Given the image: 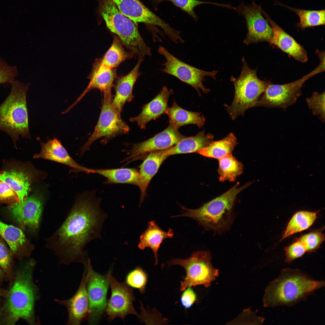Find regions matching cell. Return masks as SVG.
<instances>
[{
	"instance_id": "cell-1",
	"label": "cell",
	"mask_w": 325,
	"mask_h": 325,
	"mask_svg": "<svg viewBox=\"0 0 325 325\" xmlns=\"http://www.w3.org/2000/svg\"><path fill=\"white\" fill-rule=\"evenodd\" d=\"M99 202L91 195L77 197L65 221L46 239V247L53 252L60 263L86 265L85 247L101 236L107 217Z\"/></svg>"
},
{
	"instance_id": "cell-2",
	"label": "cell",
	"mask_w": 325,
	"mask_h": 325,
	"mask_svg": "<svg viewBox=\"0 0 325 325\" xmlns=\"http://www.w3.org/2000/svg\"><path fill=\"white\" fill-rule=\"evenodd\" d=\"M36 263L31 260L15 272L14 279L0 310V324L14 325L20 319L30 324L36 323L34 306L38 289L32 277Z\"/></svg>"
},
{
	"instance_id": "cell-3",
	"label": "cell",
	"mask_w": 325,
	"mask_h": 325,
	"mask_svg": "<svg viewBox=\"0 0 325 325\" xmlns=\"http://www.w3.org/2000/svg\"><path fill=\"white\" fill-rule=\"evenodd\" d=\"M299 270L286 268L267 286L263 298L265 307L291 305L324 286Z\"/></svg>"
},
{
	"instance_id": "cell-4",
	"label": "cell",
	"mask_w": 325,
	"mask_h": 325,
	"mask_svg": "<svg viewBox=\"0 0 325 325\" xmlns=\"http://www.w3.org/2000/svg\"><path fill=\"white\" fill-rule=\"evenodd\" d=\"M251 184L249 182L238 187L239 183L237 182L223 194L197 209H189L181 205L182 213L172 217L193 218L205 230L221 233L228 230L233 221V209L237 196Z\"/></svg>"
},
{
	"instance_id": "cell-5",
	"label": "cell",
	"mask_w": 325,
	"mask_h": 325,
	"mask_svg": "<svg viewBox=\"0 0 325 325\" xmlns=\"http://www.w3.org/2000/svg\"><path fill=\"white\" fill-rule=\"evenodd\" d=\"M11 84V92L0 105V130L10 136L17 147L20 136L31 138L26 102L29 85L18 80Z\"/></svg>"
},
{
	"instance_id": "cell-6",
	"label": "cell",
	"mask_w": 325,
	"mask_h": 325,
	"mask_svg": "<svg viewBox=\"0 0 325 325\" xmlns=\"http://www.w3.org/2000/svg\"><path fill=\"white\" fill-rule=\"evenodd\" d=\"M99 11L108 29L122 44L139 57L151 55L150 48L141 36L136 24L123 14L110 0H97Z\"/></svg>"
},
{
	"instance_id": "cell-7",
	"label": "cell",
	"mask_w": 325,
	"mask_h": 325,
	"mask_svg": "<svg viewBox=\"0 0 325 325\" xmlns=\"http://www.w3.org/2000/svg\"><path fill=\"white\" fill-rule=\"evenodd\" d=\"M242 61V68L240 76L237 78L231 77L234 86L235 94L227 110L233 120L243 116L249 109L256 107L260 97L271 83L259 79L256 70L249 67L244 57Z\"/></svg>"
},
{
	"instance_id": "cell-8",
	"label": "cell",
	"mask_w": 325,
	"mask_h": 325,
	"mask_svg": "<svg viewBox=\"0 0 325 325\" xmlns=\"http://www.w3.org/2000/svg\"><path fill=\"white\" fill-rule=\"evenodd\" d=\"M211 259L209 251L198 250L193 252L187 258H172L167 262L169 266L178 265L185 271L186 275L181 282V291L192 286L200 285L206 287L209 286L211 283L218 275V270L212 265Z\"/></svg>"
},
{
	"instance_id": "cell-9",
	"label": "cell",
	"mask_w": 325,
	"mask_h": 325,
	"mask_svg": "<svg viewBox=\"0 0 325 325\" xmlns=\"http://www.w3.org/2000/svg\"><path fill=\"white\" fill-rule=\"evenodd\" d=\"M103 93V104L98 121L93 133L82 147L81 154L98 138L103 137L102 142L106 143L115 136L127 134L129 131V127L113 105L111 90Z\"/></svg>"
},
{
	"instance_id": "cell-10",
	"label": "cell",
	"mask_w": 325,
	"mask_h": 325,
	"mask_svg": "<svg viewBox=\"0 0 325 325\" xmlns=\"http://www.w3.org/2000/svg\"><path fill=\"white\" fill-rule=\"evenodd\" d=\"M324 70V64L320 63L312 71L294 82L283 85L271 83L260 97L256 106L286 109L295 103L301 95V89L305 82Z\"/></svg>"
},
{
	"instance_id": "cell-11",
	"label": "cell",
	"mask_w": 325,
	"mask_h": 325,
	"mask_svg": "<svg viewBox=\"0 0 325 325\" xmlns=\"http://www.w3.org/2000/svg\"><path fill=\"white\" fill-rule=\"evenodd\" d=\"M158 53L164 57L165 61L160 70L177 78L182 82L193 87L201 95L200 91L207 94L210 90L203 85L206 76L215 79L218 73L215 70L208 71L199 69L182 61L171 53L164 47L160 46Z\"/></svg>"
},
{
	"instance_id": "cell-12",
	"label": "cell",
	"mask_w": 325,
	"mask_h": 325,
	"mask_svg": "<svg viewBox=\"0 0 325 325\" xmlns=\"http://www.w3.org/2000/svg\"><path fill=\"white\" fill-rule=\"evenodd\" d=\"M111 289L110 298L107 302L105 312L107 319L111 321L118 317L123 321L129 314H133L139 319L140 315L133 305L135 298L133 289L126 281L119 282L108 271L106 276Z\"/></svg>"
},
{
	"instance_id": "cell-13",
	"label": "cell",
	"mask_w": 325,
	"mask_h": 325,
	"mask_svg": "<svg viewBox=\"0 0 325 325\" xmlns=\"http://www.w3.org/2000/svg\"><path fill=\"white\" fill-rule=\"evenodd\" d=\"M262 8L261 5L254 1L251 4L246 5L242 2L234 7V10L244 17L246 22L248 32L243 42L247 45L263 42H269L272 38V29L263 16Z\"/></svg>"
},
{
	"instance_id": "cell-14",
	"label": "cell",
	"mask_w": 325,
	"mask_h": 325,
	"mask_svg": "<svg viewBox=\"0 0 325 325\" xmlns=\"http://www.w3.org/2000/svg\"><path fill=\"white\" fill-rule=\"evenodd\" d=\"M109 286L107 276L95 271L91 266L86 286L88 300L87 318L89 324H97L106 311Z\"/></svg>"
},
{
	"instance_id": "cell-15",
	"label": "cell",
	"mask_w": 325,
	"mask_h": 325,
	"mask_svg": "<svg viewBox=\"0 0 325 325\" xmlns=\"http://www.w3.org/2000/svg\"><path fill=\"white\" fill-rule=\"evenodd\" d=\"M45 200L43 193L36 191L23 200L12 203L8 210L20 225L35 232L39 228Z\"/></svg>"
},
{
	"instance_id": "cell-16",
	"label": "cell",
	"mask_w": 325,
	"mask_h": 325,
	"mask_svg": "<svg viewBox=\"0 0 325 325\" xmlns=\"http://www.w3.org/2000/svg\"><path fill=\"white\" fill-rule=\"evenodd\" d=\"M184 137L178 129L169 124L165 129L153 137L134 144L125 160L130 162L138 159H144L152 152L166 150L174 146Z\"/></svg>"
},
{
	"instance_id": "cell-17",
	"label": "cell",
	"mask_w": 325,
	"mask_h": 325,
	"mask_svg": "<svg viewBox=\"0 0 325 325\" xmlns=\"http://www.w3.org/2000/svg\"><path fill=\"white\" fill-rule=\"evenodd\" d=\"M91 266L89 258L87 260L81 281L76 292L70 299L66 300L55 299L67 308L68 314V325H78L87 317L88 311V300L86 286Z\"/></svg>"
},
{
	"instance_id": "cell-18",
	"label": "cell",
	"mask_w": 325,
	"mask_h": 325,
	"mask_svg": "<svg viewBox=\"0 0 325 325\" xmlns=\"http://www.w3.org/2000/svg\"><path fill=\"white\" fill-rule=\"evenodd\" d=\"M39 172L23 165L13 167L0 172V180L7 184L17 194L19 201L27 197L32 183L37 179Z\"/></svg>"
},
{
	"instance_id": "cell-19",
	"label": "cell",
	"mask_w": 325,
	"mask_h": 325,
	"mask_svg": "<svg viewBox=\"0 0 325 325\" xmlns=\"http://www.w3.org/2000/svg\"><path fill=\"white\" fill-rule=\"evenodd\" d=\"M123 14L136 24L142 23L159 27L165 34L170 33L172 27L150 11L139 0H110Z\"/></svg>"
},
{
	"instance_id": "cell-20",
	"label": "cell",
	"mask_w": 325,
	"mask_h": 325,
	"mask_svg": "<svg viewBox=\"0 0 325 325\" xmlns=\"http://www.w3.org/2000/svg\"><path fill=\"white\" fill-rule=\"evenodd\" d=\"M262 11L273 31L272 38L269 42L276 46L296 60L302 63L307 61V54L303 48L272 20L262 8Z\"/></svg>"
},
{
	"instance_id": "cell-21",
	"label": "cell",
	"mask_w": 325,
	"mask_h": 325,
	"mask_svg": "<svg viewBox=\"0 0 325 325\" xmlns=\"http://www.w3.org/2000/svg\"><path fill=\"white\" fill-rule=\"evenodd\" d=\"M172 94V89L169 90L167 87H163L155 98L144 105L141 113L136 117L130 118V121L136 122L141 128H145L149 122L166 113L169 107V97Z\"/></svg>"
},
{
	"instance_id": "cell-22",
	"label": "cell",
	"mask_w": 325,
	"mask_h": 325,
	"mask_svg": "<svg viewBox=\"0 0 325 325\" xmlns=\"http://www.w3.org/2000/svg\"><path fill=\"white\" fill-rule=\"evenodd\" d=\"M0 234L9 245L13 255L19 259L29 256L34 250V246L21 229L0 220Z\"/></svg>"
},
{
	"instance_id": "cell-23",
	"label": "cell",
	"mask_w": 325,
	"mask_h": 325,
	"mask_svg": "<svg viewBox=\"0 0 325 325\" xmlns=\"http://www.w3.org/2000/svg\"><path fill=\"white\" fill-rule=\"evenodd\" d=\"M41 151L35 154L34 158L57 162L69 166L75 172L87 173L88 168L80 165L74 161L57 139L54 138L46 143L41 142Z\"/></svg>"
},
{
	"instance_id": "cell-24",
	"label": "cell",
	"mask_w": 325,
	"mask_h": 325,
	"mask_svg": "<svg viewBox=\"0 0 325 325\" xmlns=\"http://www.w3.org/2000/svg\"><path fill=\"white\" fill-rule=\"evenodd\" d=\"M139 57L137 63L133 69L127 75L120 78L118 81L115 88V95L113 98V105L121 114L125 104L133 98L132 90L137 79L141 74L139 71L140 66L143 61Z\"/></svg>"
},
{
	"instance_id": "cell-25",
	"label": "cell",
	"mask_w": 325,
	"mask_h": 325,
	"mask_svg": "<svg viewBox=\"0 0 325 325\" xmlns=\"http://www.w3.org/2000/svg\"><path fill=\"white\" fill-rule=\"evenodd\" d=\"M168 156L162 150L152 152L144 159L139 166V179L138 186L141 190L140 206L146 195L147 188L150 180L156 174L160 166Z\"/></svg>"
},
{
	"instance_id": "cell-26",
	"label": "cell",
	"mask_w": 325,
	"mask_h": 325,
	"mask_svg": "<svg viewBox=\"0 0 325 325\" xmlns=\"http://www.w3.org/2000/svg\"><path fill=\"white\" fill-rule=\"evenodd\" d=\"M94 66L92 72L88 77L90 82L85 90L70 107L72 108L85 94L91 90L98 88L103 93L111 90L116 76L115 70L101 65L100 62Z\"/></svg>"
},
{
	"instance_id": "cell-27",
	"label": "cell",
	"mask_w": 325,
	"mask_h": 325,
	"mask_svg": "<svg viewBox=\"0 0 325 325\" xmlns=\"http://www.w3.org/2000/svg\"><path fill=\"white\" fill-rule=\"evenodd\" d=\"M174 235L173 230L169 228L164 231L159 226L155 221L149 222L146 230L141 235L138 245L139 249L143 250L147 247L153 251L155 258V265L158 263V252L163 240L172 238Z\"/></svg>"
},
{
	"instance_id": "cell-28",
	"label": "cell",
	"mask_w": 325,
	"mask_h": 325,
	"mask_svg": "<svg viewBox=\"0 0 325 325\" xmlns=\"http://www.w3.org/2000/svg\"><path fill=\"white\" fill-rule=\"evenodd\" d=\"M214 136L206 134L203 130L194 136L185 137L175 145L162 150L168 157L172 155L195 152L208 146L213 141Z\"/></svg>"
},
{
	"instance_id": "cell-29",
	"label": "cell",
	"mask_w": 325,
	"mask_h": 325,
	"mask_svg": "<svg viewBox=\"0 0 325 325\" xmlns=\"http://www.w3.org/2000/svg\"><path fill=\"white\" fill-rule=\"evenodd\" d=\"M169 124L176 128L188 124H194L199 128L204 125L205 119L200 113L189 111L182 108L174 101L166 112Z\"/></svg>"
},
{
	"instance_id": "cell-30",
	"label": "cell",
	"mask_w": 325,
	"mask_h": 325,
	"mask_svg": "<svg viewBox=\"0 0 325 325\" xmlns=\"http://www.w3.org/2000/svg\"><path fill=\"white\" fill-rule=\"evenodd\" d=\"M96 173L107 180L105 184H125L138 186L139 172L135 168H120L109 169H88V173Z\"/></svg>"
},
{
	"instance_id": "cell-31",
	"label": "cell",
	"mask_w": 325,
	"mask_h": 325,
	"mask_svg": "<svg viewBox=\"0 0 325 325\" xmlns=\"http://www.w3.org/2000/svg\"><path fill=\"white\" fill-rule=\"evenodd\" d=\"M238 144L234 134L229 133L221 140L212 142L208 146L197 153L207 157L219 159L228 155L232 154Z\"/></svg>"
},
{
	"instance_id": "cell-32",
	"label": "cell",
	"mask_w": 325,
	"mask_h": 325,
	"mask_svg": "<svg viewBox=\"0 0 325 325\" xmlns=\"http://www.w3.org/2000/svg\"><path fill=\"white\" fill-rule=\"evenodd\" d=\"M318 212L300 211L295 213L287 224L280 241L309 228L317 218Z\"/></svg>"
},
{
	"instance_id": "cell-33",
	"label": "cell",
	"mask_w": 325,
	"mask_h": 325,
	"mask_svg": "<svg viewBox=\"0 0 325 325\" xmlns=\"http://www.w3.org/2000/svg\"><path fill=\"white\" fill-rule=\"evenodd\" d=\"M218 172L220 181H228L234 182L242 173L243 169V164L232 154L228 155L218 159Z\"/></svg>"
},
{
	"instance_id": "cell-34",
	"label": "cell",
	"mask_w": 325,
	"mask_h": 325,
	"mask_svg": "<svg viewBox=\"0 0 325 325\" xmlns=\"http://www.w3.org/2000/svg\"><path fill=\"white\" fill-rule=\"evenodd\" d=\"M276 3L277 5L283 6L292 11L298 15L300 21L297 24V26L299 27L304 29L308 27L325 25L324 10H302L290 7L280 2Z\"/></svg>"
},
{
	"instance_id": "cell-35",
	"label": "cell",
	"mask_w": 325,
	"mask_h": 325,
	"mask_svg": "<svg viewBox=\"0 0 325 325\" xmlns=\"http://www.w3.org/2000/svg\"><path fill=\"white\" fill-rule=\"evenodd\" d=\"M119 37L115 36L111 46L100 62V63L107 67L113 68L126 59L132 57L133 54L126 51Z\"/></svg>"
},
{
	"instance_id": "cell-36",
	"label": "cell",
	"mask_w": 325,
	"mask_h": 325,
	"mask_svg": "<svg viewBox=\"0 0 325 325\" xmlns=\"http://www.w3.org/2000/svg\"><path fill=\"white\" fill-rule=\"evenodd\" d=\"M13 253L0 237V266L9 280L10 286L14 279L15 272L13 267Z\"/></svg>"
},
{
	"instance_id": "cell-37",
	"label": "cell",
	"mask_w": 325,
	"mask_h": 325,
	"mask_svg": "<svg viewBox=\"0 0 325 325\" xmlns=\"http://www.w3.org/2000/svg\"><path fill=\"white\" fill-rule=\"evenodd\" d=\"M305 246L307 252H313L320 247L325 240L322 231L316 230L301 236L297 240Z\"/></svg>"
},
{
	"instance_id": "cell-38",
	"label": "cell",
	"mask_w": 325,
	"mask_h": 325,
	"mask_svg": "<svg viewBox=\"0 0 325 325\" xmlns=\"http://www.w3.org/2000/svg\"><path fill=\"white\" fill-rule=\"evenodd\" d=\"M309 108L314 115L317 116L323 122H325V92H314L306 99Z\"/></svg>"
},
{
	"instance_id": "cell-39",
	"label": "cell",
	"mask_w": 325,
	"mask_h": 325,
	"mask_svg": "<svg viewBox=\"0 0 325 325\" xmlns=\"http://www.w3.org/2000/svg\"><path fill=\"white\" fill-rule=\"evenodd\" d=\"M147 278L145 271L140 267H137L128 274L125 281L130 286L138 289L143 294L145 291Z\"/></svg>"
},
{
	"instance_id": "cell-40",
	"label": "cell",
	"mask_w": 325,
	"mask_h": 325,
	"mask_svg": "<svg viewBox=\"0 0 325 325\" xmlns=\"http://www.w3.org/2000/svg\"><path fill=\"white\" fill-rule=\"evenodd\" d=\"M171 2L177 7L185 12L194 20H197V17L194 11L196 7L201 4H210L214 5L226 7L230 9L231 5L229 4L217 3L209 2H204L198 0H168Z\"/></svg>"
},
{
	"instance_id": "cell-41",
	"label": "cell",
	"mask_w": 325,
	"mask_h": 325,
	"mask_svg": "<svg viewBox=\"0 0 325 325\" xmlns=\"http://www.w3.org/2000/svg\"><path fill=\"white\" fill-rule=\"evenodd\" d=\"M286 262L290 263L295 259L301 257L306 250L302 244L296 240L284 249Z\"/></svg>"
},
{
	"instance_id": "cell-42",
	"label": "cell",
	"mask_w": 325,
	"mask_h": 325,
	"mask_svg": "<svg viewBox=\"0 0 325 325\" xmlns=\"http://www.w3.org/2000/svg\"><path fill=\"white\" fill-rule=\"evenodd\" d=\"M17 74L16 67L9 66L0 57V84L11 83Z\"/></svg>"
},
{
	"instance_id": "cell-43",
	"label": "cell",
	"mask_w": 325,
	"mask_h": 325,
	"mask_svg": "<svg viewBox=\"0 0 325 325\" xmlns=\"http://www.w3.org/2000/svg\"><path fill=\"white\" fill-rule=\"evenodd\" d=\"M18 201L15 192L5 182L0 180V203H13Z\"/></svg>"
},
{
	"instance_id": "cell-44",
	"label": "cell",
	"mask_w": 325,
	"mask_h": 325,
	"mask_svg": "<svg viewBox=\"0 0 325 325\" xmlns=\"http://www.w3.org/2000/svg\"><path fill=\"white\" fill-rule=\"evenodd\" d=\"M196 299L197 296L195 292L190 287H189L183 291L180 300L183 306L187 309L191 307Z\"/></svg>"
},
{
	"instance_id": "cell-45",
	"label": "cell",
	"mask_w": 325,
	"mask_h": 325,
	"mask_svg": "<svg viewBox=\"0 0 325 325\" xmlns=\"http://www.w3.org/2000/svg\"><path fill=\"white\" fill-rule=\"evenodd\" d=\"M8 293V290L0 287V303L1 302V299L2 297H5V298L7 296ZM1 306H1L0 304V310L1 308Z\"/></svg>"
},
{
	"instance_id": "cell-46",
	"label": "cell",
	"mask_w": 325,
	"mask_h": 325,
	"mask_svg": "<svg viewBox=\"0 0 325 325\" xmlns=\"http://www.w3.org/2000/svg\"><path fill=\"white\" fill-rule=\"evenodd\" d=\"M6 280H7V278L2 268H0V284L2 283Z\"/></svg>"
}]
</instances>
